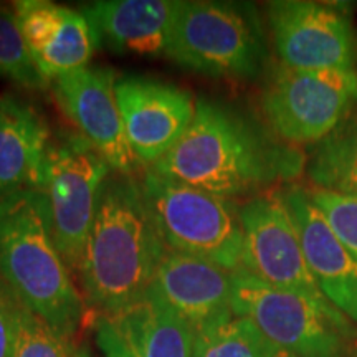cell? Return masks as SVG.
I'll use <instances>...</instances> for the list:
<instances>
[{
  "instance_id": "52a82bcc",
  "label": "cell",
  "mask_w": 357,
  "mask_h": 357,
  "mask_svg": "<svg viewBox=\"0 0 357 357\" xmlns=\"http://www.w3.org/2000/svg\"><path fill=\"white\" fill-rule=\"evenodd\" d=\"M113 172L105 158L77 131L56 132L48 144L42 190L56 248L77 273L96 212L102 182Z\"/></svg>"
},
{
  "instance_id": "4fadbf2b",
  "label": "cell",
  "mask_w": 357,
  "mask_h": 357,
  "mask_svg": "<svg viewBox=\"0 0 357 357\" xmlns=\"http://www.w3.org/2000/svg\"><path fill=\"white\" fill-rule=\"evenodd\" d=\"M321 293L347 319L357 323V255L334 234L306 187L281 192Z\"/></svg>"
},
{
  "instance_id": "cb8c5ba5",
  "label": "cell",
  "mask_w": 357,
  "mask_h": 357,
  "mask_svg": "<svg viewBox=\"0 0 357 357\" xmlns=\"http://www.w3.org/2000/svg\"><path fill=\"white\" fill-rule=\"evenodd\" d=\"M22 311L24 305L6 281L0 278V357H13Z\"/></svg>"
},
{
  "instance_id": "30bf717a",
  "label": "cell",
  "mask_w": 357,
  "mask_h": 357,
  "mask_svg": "<svg viewBox=\"0 0 357 357\" xmlns=\"http://www.w3.org/2000/svg\"><path fill=\"white\" fill-rule=\"evenodd\" d=\"M275 50L287 68L303 71L356 68V33L342 8L310 0L268 3Z\"/></svg>"
},
{
  "instance_id": "2e32d148",
  "label": "cell",
  "mask_w": 357,
  "mask_h": 357,
  "mask_svg": "<svg viewBox=\"0 0 357 357\" xmlns=\"http://www.w3.org/2000/svg\"><path fill=\"white\" fill-rule=\"evenodd\" d=\"M149 291L187 321L194 333L234 314L230 271L171 248L164 253Z\"/></svg>"
},
{
  "instance_id": "277c9868",
  "label": "cell",
  "mask_w": 357,
  "mask_h": 357,
  "mask_svg": "<svg viewBox=\"0 0 357 357\" xmlns=\"http://www.w3.org/2000/svg\"><path fill=\"white\" fill-rule=\"evenodd\" d=\"M164 56L205 77L253 79L265 70L268 47L248 3L189 0L177 2Z\"/></svg>"
},
{
  "instance_id": "3957f363",
  "label": "cell",
  "mask_w": 357,
  "mask_h": 357,
  "mask_svg": "<svg viewBox=\"0 0 357 357\" xmlns=\"http://www.w3.org/2000/svg\"><path fill=\"white\" fill-rule=\"evenodd\" d=\"M0 278L37 318L75 337L86 303L56 248L42 190L0 200Z\"/></svg>"
},
{
  "instance_id": "8992f818",
  "label": "cell",
  "mask_w": 357,
  "mask_h": 357,
  "mask_svg": "<svg viewBox=\"0 0 357 357\" xmlns=\"http://www.w3.org/2000/svg\"><path fill=\"white\" fill-rule=\"evenodd\" d=\"M141 182L167 248L230 273L242 268L243 229L234 200L169 181L147 167Z\"/></svg>"
},
{
  "instance_id": "44dd1931",
  "label": "cell",
  "mask_w": 357,
  "mask_h": 357,
  "mask_svg": "<svg viewBox=\"0 0 357 357\" xmlns=\"http://www.w3.org/2000/svg\"><path fill=\"white\" fill-rule=\"evenodd\" d=\"M0 78L30 91H43L52 86L26 48L12 6H0Z\"/></svg>"
},
{
  "instance_id": "7c38bea8",
  "label": "cell",
  "mask_w": 357,
  "mask_h": 357,
  "mask_svg": "<svg viewBox=\"0 0 357 357\" xmlns=\"http://www.w3.org/2000/svg\"><path fill=\"white\" fill-rule=\"evenodd\" d=\"M124 132L141 166H154L182 139L195 116L197 100L187 89L149 77L116 82Z\"/></svg>"
},
{
  "instance_id": "ffe728a7",
  "label": "cell",
  "mask_w": 357,
  "mask_h": 357,
  "mask_svg": "<svg viewBox=\"0 0 357 357\" xmlns=\"http://www.w3.org/2000/svg\"><path fill=\"white\" fill-rule=\"evenodd\" d=\"M194 357H293L260 333L252 321L230 314L194 333Z\"/></svg>"
},
{
  "instance_id": "7a4b0ae2",
  "label": "cell",
  "mask_w": 357,
  "mask_h": 357,
  "mask_svg": "<svg viewBox=\"0 0 357 357\" xmlns=\"http://www.w3.org/2000/svg\"><path fill=\"white\" fill-rule=\"evenodd\" d=\"M166 250L141 177L111 172L77 270L86 306L109 316L141 300Z\"/></svg>"
},
{
  "instance_id": "ba28073f",
  "label": "cell",
  "mask_w": 357,
  "mask_h": 357,
  "mask_svg": "<svg viewBox=\"0 0 357 357\" xmlns=\"http://www.w3.org/2000/svg\"><path fill=\"white\" fill-rule=\"evenodd\" d=\"M357 106V70L303 71L281 66L261 95V111L287 144H319Z\"/></svg>"
},
{
  "instance_id": "d6986e66",
  "label": "cell",
  "mask_w": 357,
  "mask_h": 357,
  "mask_svg": "<svg viewBox=\"0 0 357 357\" xmlns=\"http://www.w3.org/2000/svg\"><path fill=\"white\" fill-rule=\"evenodd\" d=\"M306 166L316 189L357 197V116L321 141Z\"/></svg>"
},
{
  "instance_id": "d4e9b609",
  "label": "cell",
  "mask_w": 357,
  "mask_h": 357,
  "mask_svg": "<svg viewBox=\"0 0 357 357\" xmlns=\"http://www.w3.org/2000/svg\"><path fill=\"white\" fill-rule=\"evenodd\" d=\"M354 354H356V357H357V342H356V346H354Z\"/></svg>"
},
{
  "instance_id": "9a60e30c",
  "label": "cell",
  "mask_w": 357,
  "mask_h": 357,
  "mask_svg": "<svg viewBox=\"0 0 357 357\" xmlns=\"http://www.w3.org/2000/svg\"><path fill=\"white\" fill-rule=\"evenodd\" d=\"M35 65L48 82L88 66L98 45L82 10L50 0L12 3Z\"/></svg>"
},
{
  "instance_id": "5b68a950",
  "label": "cell",
  "mask_w": 357,
  "mask_h": 357,
  "mask_svg": "<svg viewBox=\"0 0 357 357\" xmlns=\"http://www.w3.org/2000/svg\"><path fill=\"white\" fill-rule=\"evenodd\" d=\"M231 311L293 357H346L357 342V329L333 305L270 287L243 268L231 273Z\"/></svg>"
},
{
  "instance_id": "9c48e42d",
  "label": "cell",
  "mask_w": 357,
  "mask_h": 357,
  "mask_svg": "<svg viewBox=\"0 0 357 357\" xmlns=\"http://www.w3.org/2000/svg\"><path fill=\"white\" fill-rule=\"evenodd\" d=\"M242 268L270 287L331 305L307 266L291 213L281 194L255 195L240 207Z\"/></svg>"
},
{
  "instance_id": "603a6c76",
  "label": "cell",
  "mask_w": 357,
  "mask_h": 357,
  "mask_svg": "<svg viewBox=\"0 0 357 357\" xmlns=\"http://www.w3.org/2000/svg\"><path fill=\"white\" fill-rule=\"evenodd\" d=\"M331 229L342 243L357 255V197L334 194L323 189H307Z\"/></svg>"
},
{
  "instance_id": "8fae6325",
  "label": "cell",
  "mask_w": 357,
  "mask_h": 357,
  "mask_svg": "<svg viewBox=\"0 0 357 357\" xmlns=\"http://www.w3.org/2000/svg\"><path fill=\"white\" fill-rule=\"evenodd\" d=\"M116 75L102 66H84L53 79L61 113L118 174L137 176L142 167L129 147L116 98Z\"/></svg>"
},
{
  "instance_id": "e0dca14e",
  "label": "cell",
  "mask_w": 357,
  "mask_h": 357,
  "mask_svg": "<svg viewBox=\"0 0 357 357\" xmlns=\"http://www.w3.org/2000/svg\"><path fill=\"white\" fill-rule=\"evenodd\" d=\"M177 0H100L82 8L98 48L142 56L166 55Z\"/></svg>"
},
{
  "instance_id": "5bb4252c",
  "label": "cell",
  "mask_w": 357,
  "mask_h": 357,
  "mask_svg": "<svg viewBox=\"0 0 357 357\" xmlns=\"http://www.w3.org/2000/svg\"><path fill=\"white\" fill-rule=\"evenodd\" d=\"M105 357H194V329L147 289L123 311L98 319Z\"/></svg>"
},
{
  "instance_id": "ac0fdd59",
  "label": "cell",
  "mask_w": 357,
  "mask_h": 357,
  "mask_svg": "<svg viewBox=\"0 0 357 357\" xmlns=\"http://www.w3.org/2000/svg\"><path fill=\"white\" fill-rule=\"evenodd\" d=\"M50 129L32 102L0 96V200L40 190Z\"/></svg>"
},
{
  "instance_id": "6da1fadb",
  "label": "cell",
  "mask_w": 357,
  "mask_h": 357,
  "mask_svg": "<svg viewBox=\"0 0 357 357\" xmlns=\"http://www.w3.org/2000/svg\"><path fill=\"white\" fill-rule=\"evenodd\" d=\"M305 164L296 147L275 139L245 114L200 98L182 139L147 169L231 200L300 177Z\"/></svg>"
},
{
  "instance_id": "7402d4cb",
  "label": "cell",
  "mask_w": 357,
  "mask_h": 357,
  "mask_svg": "<svg viewBox=\"0 0 357 357\" xmlns=\"http://www.w3.org/2000/svg\"><path fill=\"white\" fill-rule=\"evenodd\" d=\"M13 357H88L75 337L55 331L24 306Z\"/></svg>"
}]
</instances>
